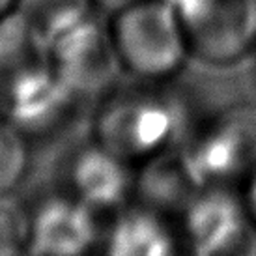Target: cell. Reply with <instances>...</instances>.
I'll list each match as a JSON object with an SVG mask.
<instances>
[{
  "label": "cell",
  "instance_id": "6da1fadb",
  "mask_svg": "<svg viewBox=\"0 0 256 256\" xmlns=\"http://www.w3.org/2000/svg\"><path fill=\"white\" fill-rule=\"evenodd\" d=\"M98 144L124 161H142L176 150L187 140L189 114L180 96L166 90H124L98 116Z\"/></svg>",
  "mask_w": 256,
  "mask_h": 256
},
{
  "label": "cell",
  "instance_id": "7a4b0ae2",
  "mask_svg": "<svg viewBox=\"0 0 256 256\" xmlns=\"http://www.w3.org/2000/svg\"><path fill=\"white\" fill-rule=\"evenodd\" d=\"M110 17L108 34L118 66L133 77L163 82L192 56L180 15L168 0H138Z\"/></svg>",
  "mask_w": 256,
  "mask_h": 256
},
{
  "label": "cell",
  "instance_id": "3957f363",
  "mask_svg": "<svg viewBox=\"0 0 256 256\" xmlns=\"http://www.w3.org/2000/svg\"><path fill=\"white\" fill-rule=\"evenodd\" d=\"M198 187L245 184L256 170V103L228 105L180 148Z\"/></svg>",
  "mask_w": 256,
  "mask_h": 256
},
{
  "label": "cell",
  "instance_id": "277c9868",
  "mask_svg": "<svg viewBox=\"0 0 256 256\" xmlns=\"http://www.w3.org/2000/svg\"><path fill=\"white\" fill-rule=\"evenodd\" d=\"M192 56L228 66L256 47V0H168Z\"/></svg>",
  "mask_w": 256,
  "mask_h": 256
},
{
  "label": "cell",
  "instance_id": "5b68a950",
  "mask_svg": "<svg viewBox=\"0 0 256 256\" xmlns=\"http://www.w3.org/2000/svg\"><path fill=\"white\" fill-rule=\"evenodd\" d=\"M180 242L200 256L240 252L254 230L250 215L236 187H200L180 212Z\"/></svg>",
  "mask_w": 256,
  "mask_h": 256
},
{
  "label": "cell",
  "instance_id": "8992f818",
  "mask_svg": "<svg viewBox=\"0 0 256 256\" xmlns=\"http://www.w3.org/2000/svg\"><path fill=\"white\" fill-rule=\"evenodd\" d=\"M92 208L75 196L45 200L30 215L26 250L38 254H82L98 240Z\"/></svg>",
  "mask_w": 256,
  "mask_h": 256
},
{
  "label": "cell",
  "instance_id": "52a82bcc",
  "mask_svg": "<svg viewBox=\"0 0 256 256\" xmlns=\"http://www.w3.org/2000/svg\"><path fill=\"white\" fill-rule=\"evenodd\" d=\"M129 166L131 163L101 144L82 150L72 166L73 196L94 212L122 206L129 192L135 191V178Z\"/></svg>",
  "mask_w": 256,
  "mask_h": 256
},
{
  "label": "cell",
  "instance_id": "ba28073f",
  "mask_svg": "<svg viewBox=\"0 0 256 256\" xmlns=\"http://www.w3.org/2000/svg\"><path fill=\"white\" fill-rule=\"evenodd\" d=\"M180 243V234L166 222V215L144 204L122 210L107 234V250L120 256H168Z\"/></svg>",
  "mask_w": 256,
  "mask_h": 256
},
{
  "label": "cell",
  "instance_id": "9c48e42d",
  "mask_svg": "<svg viewBox=\"0 0 256 256\" xmlns=\"http://www.w3.org/2000/svg\"><path fill=\"white\" fill-rule=\"evenodd\" d=\"M70 92L72 90L52 68L45 70L30 66L17 72L6 96L12 118L17 120L14 126L26 124L30 128H42L64 105Z\"/></svg>",
  "mask_w": 256,
  "mask_h": 256
},
{
  "label": "cell",
  "instance_id": "30bf717a",
  "mask_svg": "<svg viewBox=\"0 0 256 256\" xmlns=\"http://www.w3.org/2000/svg\"><path fill=\"white\" fill-rule=\"evenodd\" d=\"M144 206L168 215L178 214L200 187L192 180L180 150H168L144 163L142 176L135 180Z\"/></svg>",
  "mask_w": 256,
  "mask_h": 256
},
{
  "label": "cell",
  "instance_id": "8fae6325",
  "mask_svg": "<svg viewBox=\"0 0 256 256\" xmlns=\"http://www.w3.org/2000/svg\"><path fill=\"white\" fill-rule=\"evenodd\" d=\"M28 170V148L21 129L0 124V192H12Z\"/></svg>",
  "mask_w": 256,
  "mask_h": 256
},
{
  "label": "cell",
  "instance_id": "7c38bea8",
  "mask_svg": "<svg viewBox=\"0 0 256 256\" xmlns=\"http://www.w3.org/2000/svg\"><path fill=\"white\" fill-rule=\"evenodd\" d=\"M30 234V214L12 192H0V254L26 250Z\"/></svg>",
  "mask_w": 256,
  "mask_h": 256
},
{
  "label": "cell",
  "instance_id": "4fadbf2b",
  "mask_svg": "<svg viewBox=\"0 0 256 256\" xmlns=\"http://www.w3.org/2000/svg\"><path fill=\"white\" fill-rule=\"evenodd\" d=\"M243 198H245V204H247V210H249L252 228L256 230V170L243 184Z\"/></svg>",
  "mask_w": 256,
  "mask_h": 256
},
{
  "label": "cell",
  "instance_id": "5bb4252c",
  "mask_svg": "<svg viewBox=\"0 0 256 256\" xmlns=\"http://www.w3.org/2000/svg\"><path fill=\"white\" fill-rule=\"evenodd\" d=\"M88 2L98 8L100 12H103V14L114 15L122 12V10H126L128 6H131V4L138 2V0H88Z\"/></svg>",
  "mask_w": 256,
  "mask_h": 256
},
{
  "label": "cell",
  "instance_id": "9a60e30c",
  "mask_svg": "<svg viewBox=\"0 0 256 256\" xmlns=\"http://www.w3.org/2000/svg\"><path fill=\"white\" fill-rule=\"evenodd\" d=\"M19 0H0V19L8 15L10 12H14V8L17 6Z\"/></svg>",
  "mask_w": 256,
  "mask_h": 256
},
{
  "label": "cell",
  "instance_id": "2e32d148",
  "mask_svg": "<svg viewBox=\"0 0 256 256\" xmlns=\"http://www.w3.org/2000/svg\"><path fill=\"white\" fill-rule=\"evenodd\" d=\"M0 103H2V96H0Z\"/></svg>",
  "mask_w": 256,
  "mask_h": 256
}]
</instances>
